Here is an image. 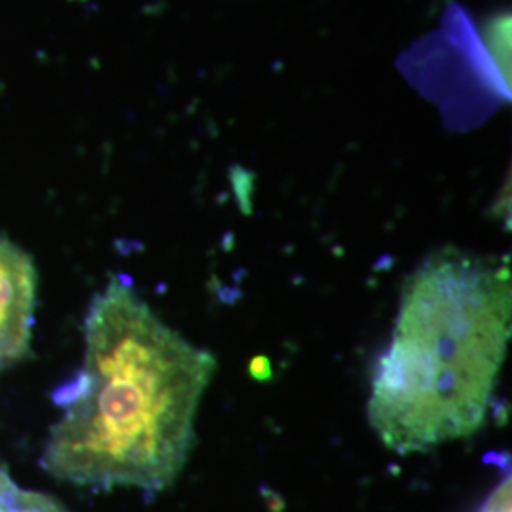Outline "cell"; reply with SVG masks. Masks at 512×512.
Segmentation results:
<instances>
[{
	"instance_id": "3957f363",
	"label": "cell",
	"mask_w": 512,
	"mask_h": 512,
	"mask_svg": "<svg viewBox=\"0 0 512 512\" xmlns=\"http://www.w3.org/2000/svg\"><path fill=\"white\" fill-rule=\"evenodd\" d=\"M37 272L31 258L0 239V363L21 359L31 340Z\"/></svg>"
},
{
	"instance_id": "7a4b0ae2",
	"label": "cell",
	"mask_w": 512,
	"mask_h": 512,
	"mask_svg": "<svg viewBox=\"0 0 512 512\" xmlns=\"http://www.w3.org/2000/svg\"><path fill=\"white\" fill-rule=\"evenodd\" d=\"M512 330L509 262L442 247L406 277L378 357L368 423L397 454L467 439L488 420Z\"/></svg>"
},
{
	"instance_id": "5b68a950",
	"label": "cell",
	"mask_w": 512,
	"mask_h": 512,
	"mask_svg": "<svg viewBox=\"0 0 512 512\" xmlns=\"http://www.w3.org/2000/svg\"><path fill=\"white\" fill-rule=\"evenodd\" d=\"M480 512H511V482L509 476L497 486L494 494L488 497Z\"/></svg>"
},
{
	"instance_id": "6da1fadb",
	"label": "cell",
	"mask_w": 512,
	"mask_h": 512,
	"mask_svg": "<svg viewBox=\"0 0 512 512\" xmlns=\"http://www.w3.org/2000/svg\"><path fill=\"white\" fill-rule=\"evenodd\" d=\"M84 334V365L55 393L63 412L42 465L78 486L162 492L196 446L217 359L167 327L124 275L93 298Z\"/></svg>"
},
{
	"instance_id": "277c9868",
	"label": "cell",
	"mask_w": 512,
	"mask_h": 512,
	"mask_svg": "<svg viewBox=\"0 0 512 512\" xmlns=\"http://www.w3.org/2000/svg\"><path fill=\"white\" fill-rule=\"evenodd\" d=\"M0 512H67L50 495L23 490L0 465Z\"/></svg>"
}]
</instances>
